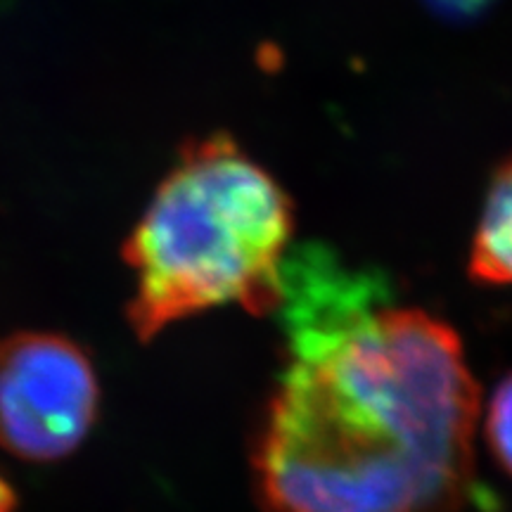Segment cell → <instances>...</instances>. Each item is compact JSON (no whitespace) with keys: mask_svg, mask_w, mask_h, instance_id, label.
<instances>
[{"mask_svg":"<svg viewBox=\"0 0 512 512\" xmlns=\"http://www.w3.org/2000/svg\"><path fill=\"white\" fill-rule=\"evenodd\" d=\"M470 275L484 285H512V157L486 192L472 240Z\"/></svg>","mask_w":512,"mask_h":512,"instance_id":"cell-4","label":"cell"},{"mask_svg":"<svg viewBox=\"0 0 512 512\" xmlns=\"http://www.w3.org/2000/svg\"><path fill=\"white\" fill-rule=\"evenodd\" d=\"M292 230L287 192L233 138L190 140L124 245L133 332L147 342L226 304L275 311Z\"/></svg>","mask_w":512,"mask_h":512,"instance_id":"cell-2","label":"cell"},{"mask_svg":"<svg viewBox=\"0 0 512 512\" xmlns=\"http://www.w3.org/2000/svg\"><path fill=\"white\" fill-rule=\"evenodd\" d=\"M0 512H17V496L3 477H0Z\"/></svg>","mask_w":512,"mask_h":512,"instance_id":"cell-7","label":"cell"},{"mask_svg":"<svg viewBox=\"0 0 512 512\" xmlns=\"http://www.w3.org/2000/svg\"><path fill=\"white\" fill-rule=\"evenodd\" d=\"M486 439L498 465L512 475V375L498 384L486 413Z\"/></svg>","mask_w":512,"mask_h":512,"instance_id":"cell-5","label":"cell"},{"mask_svg":"<svg viewBox=\"0 0 512 512\" xmlns=\"http://www.w3.org/2000/svg\"><path fill=\"white\" fill-rule=\"evenodd\" d=\"M100 384L91 358L55 332L0 339V446L50 463L67 458L93 430Z\"/></svg>","mask_w":512,"mask_h":512,"instance_id":"cell-3","label":"cell"},{"mask_svg":"<svg viewBox=\"0 0 512 512\" xmlns=\"http://www.w3.org/2000/svg\"><path fill=\"white\" fill-rule=\"evenodd\" d=\"M275 311L290 366L252 444L264 512H456L479 389L453 328L320 245L287 252Z\"/></svg>","mask_w":512,"mask_h":512,"instance_id":"cell-1","label":"cell"},{"mask_svg":"<svg viewBox=\"0 0 512 512\" xmlns=\"http://www.w3.org/2000/svg\"><path fill=\"white\" fill-rule=\"evenodd\" d=\"M439 15L444 17H472L477 12H482L491 0H427Z\"/></svg>","mask_w":512,"mask_h":512,"instance_id":"cell-6","label":"cell"}]
</instances>
